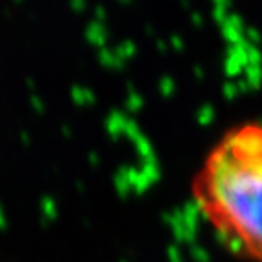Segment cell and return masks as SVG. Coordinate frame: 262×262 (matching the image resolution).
I'll list each match as a JSON object with an SVG mask.
<instances>
[{
  "label": "cell",
  "mask_w": 262,
  "mask_h": 262,
  "mask_svg": "<svg viewBox=\"0 0 262 262\" xmlns=\"http://www.w3.org/2000/svg\"><path fill=\"white\" fill-rule=\"evenodd\" d=\"M191 199L229 253L262 262V122L222 133L193 177Z\"/></svg>",
  "instance_id": "obj_1"
}]
</instances>
